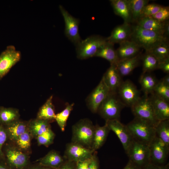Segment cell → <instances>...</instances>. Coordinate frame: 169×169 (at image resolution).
I'll return each instance as SVG.
<instances>
[{"label": "cell", "mask_w": 169, "mask_h": 169, "mask_svg": "<svg viewBox=\"0 0 169 169\" xmlns=\"http://www.w3.org/2000/svg\"><path fill=\"white\" fill-rule=\"evenodd\" d=\"M130 40L136 43L146 52H150L161 44L167 41L168 38L154 32L145 29L137 24L132 26Z\"/></svg>", "instance_id": "1"}, {"label": "cell", "mask_w": 169, "mask_h": 169, "mask_svg": "<svg viewBox=\"0 0 169 169\" xmlns=\"http://www.w3.org/2000/svg\"><path fill=\"white\" fill-rule=\"evenodd\" d=\"M95 125L90 119H81L72 127L71 142L92 149Z\"/></svg>", "instance_id": "2"}, {"label": "cell", "mask_w": 169, "mask_h": 169, "mask_svg": "<svg viewBox=\"0 0 169 169\" xmlns=\"http://www.w3.org/2000/svg\"><path fill=\"white\" fill-rule=\"evenodd\" d=\"M134 140L149 145L156 136L155 126L145 120L135 118L126 125Z\"/></svg>", "instance_id": "3"}, {"label": "cell", "mask_w": 169, "mask_h": 169, "mask_svg": "<svg viewBox=\"0 0 169 169\" xmlns=\"http://www.w3.org/2000/svg\"><path fill=\"white\" fill-rule=\"evenodd\" d=\"M125 106L118 96L116 92H110L100 106L98 110L105 121L119 120L122 110Z\"/></svg>", "instance_id": "4"}, {"label": "cell", "mask_w": 169, "mask_h": 169, "mask_svg": "<svg viewBox=\"0 0 169 169\" xmlns=\"http://www.w3.org/2000/svg\"><path fill=\"white\" fill-rule=\"evenodd\" d=\"M106 41V38L99 35H93L82 40L76 46L77 57L85 59L95 56L99 49Z\"/></svg>", "instance_id": "5"}, {"label": "cell", "mask_w": 169, "mask_h": 169, "mask_svg": "<svg viewBox=\"0 0 169 169\" xmlns=\"http://www.w3.org/2000/svg\"><path fill=\"white\" fill-rule=\"evenodd\" d=\"M135 118L151 124L155 126L160 121L156 118L151 103L148 95H144L131 107Z\"/></svg>", "instance_id": "6"}, {"label": "cell", "mask_w": 169, "mask_h": 169, "mask_svg": "<svg viewBox=\"0 0 169 169\" xmlns=\"http://www.w3.org/2000/svg\"><path fill=\"white\" fill-rule=\"evenodd\" d=\"M126 153L129 160L143 168L151 162L148 145L133 140Z\"/></svg>", "instance_id": "7"}, {"label": "cell", "mask_w": 169, "mask_h": 169, "mask_svg": "<svg viewBox=\"0 0 169 169\" xmlns=\"http://www.w3.org/2000/svg\"><path fill=\"white\" fill-rule=\"evenodd\" d=\"M116 92L125 106L131 107L141 97L140 92L136 86L129 79L122 81Z\"/></svg>", "instance_id": "8"}, {"label": "cell", "mask_w": 169, "mask_h": 169, "mask_svg": "<svg viewBox=\"0 0 169 169\" xmlns=\"http://www.w3.org/2000/svg\"><path fill=\"white\" fill-rule=\"evenodd\" d=\"M59 8L65 23V35L76 46L82 40L79 31V20L71 15L62 6L60 5Z\"/></svg>", "instance_id": "9"}, {"label": "cell", "mask_w": 169, "mask_h": 169, "mask_svg": "<svg viewBox=\"0 0 169 169\" xmlns=\"http://www.w3.org/2000/svg\"><path fill=\"white\" fill-rule=\"evenodd\" d=\"M95 151L92 149L71 142L66 145L63 157L66 160L77 162L90 158Z\"/></svg>", "instance_id": "10"}, {"label": "cell", "mask_w": 169, "mask_h": 169, "mask_svg": "<svg viewBox=\"0 0 169 169\" xmlns=\"http://www.w3.org/2000/svg\"><path fill=\"white\" fill-rule=\"evenodd\" d=\"M110 90L102 77L100 83L87 99V104L92 112L96 113L101 103L106 98Z\"/></svg>", "instance_id": "11"}, {"label": "cell", "mask_w": 169, "mask_h": 169, "mask_svg": "<svg viewBox=\"0 0 169 169\" xmlns=\"http://www.w3.org/2000/svg\"><path fill=\"white\" fill-rule=\"evenodd\" d=\"M151 162L163 165L167 160L169 152V146L160 139L156 136L149 144Z\"/></svg>", "instance_id": "12"}, {"label": "cell", "mask_w": 169, "mask_h": 169, "mask_svg": "<svg viewBox=\"0 0 169 169\" xmlns=\"http://www.w3.org/2000/svg\"><path fill=\"white\" fill-rule=\"evenodd\" d=\"M21 53L17 51L14 46L9 45L0 55V79L19 61Z\"/></svg>", "instance_id": "13"}, {"label": "cell", "mask_w": 169, "mask_h": 169, "mask_svg": "<svg viewBox=\"0 0 169 169\" xmlns=\"http://www.w3.org/2000/svg\"><path fill=\"white\" fill-rule=\"evenodd\" d=\"M105 121V124L110 130L113 131L119 138L126 153L133 140L126 125L117 119Z\"/></svg>", "instance_id": "14"}, {"label": "cell", "mask_w": 169, "mask_h": 169, "mask_svg": "<svg viewBox=\"0 0 169 169\" xmlns=\"http://www.w3.org/2000/svg\"><path fill=\"white\" fill-rule=\"evenodd\" d=\"M5 156L8 166L11 169H25L28 163L27 156L13 148H8L6 150Z\"/></svg>", "instance_id": "15"}, {"label": "cell", "mask_w": 169, "mask_h": 169, "mask_svg": "<svg viewBox=\"0 0 169 169\" xmlns=\"http://www.w3.org/2000/svg\"><path fill=\"white\" fill-rule=\"evenodd\" d=\"M155 115L159 121L169 120V103L152 93L149 96Z\"/></svg>", "instance_id": "16"}, {"label": "cell", "mask_w": 169, "mask_h": 169, "mask_svg": "<svg viewBox=\"0 0 169 169\" xmlns=\"http://www.w3.org/2000/svg\"><path fill=\"white\" fill-rule=\"evenodd\" d=\"M132 26L130 23H124L116 27L112 31L110 35L106 38L107 41L114 44H120L130 40L132 33Z\"/></svg>", "instance_id": "17"}, {"label": "cell", "mask_w": 169, "mask_h": 169, "mask_svg": "<svg viewBox=\"0 0 169 169\" xmlns=\"http://www.w3.org/2000/svg\"><path fill=\"white\" fill-rule=\"evenodd\" d=\"M116 50L119 61L131 58L140 54V47L134 42L130 40L119 44Z\"/></svg>", "instance_id": "18"}, {"label": "cell", "mask_w": 169, "mask_h": 169, "mask_svg": "<svg viewBox=\"0 0 169 169\" xmlns=\"http://www.w3.org/2000/svg\"><path fill=\"white\" fill-rule=\"evenodd\" d=\"M102 77L110 92H117L123 81L121 76L114 65H110Z\"/></svg>", "instance_id": "19"}, {"label": "cell", "mask_w": 169, "mask_h": 169, "mask_svg": "<svg viewBox=\"0 0 169 169\" xmlns=\"http://www.w3.org/2000/svg\"><path fill=\"white\" fill-rule=\"evenodd\" d=\"M141 58L140 54L134 57L119 60L115 66L121 76L130 74L138 66Z\"/></svg>", "instance_id": "20"}, {"label": "cell", "mask_w": 169, "mask_h": 169, "mask_svg": "<svg viewBox=\"0 0 169 169\" xmlns=\"http://www.w3.org/2000/svg\"><path fill=\"white\" fill-rule=\"evenodd\" d=\"M110 1L115 14L121 17L124 23H130L132 21L127 0H110Z\"/></svg>", "instance_id": "21"}, {"label": "cell", "mask_w": 169, "mask_h": 169, "mask_svg": "<svg viewBox=\"0 0 169 169\" xmlns=\"http://www.w3.org/2000/svg\"><path fill=\"white\" fill-rule=\"evenodd\" d=\"M66 160L57 151H52L38 161L40 165L57 169L62 165Z\"/></svg>", "instance_id": "22"}, {"label": "cell", "mask_w": 169, "mask_h": 169, "mask_svg": "<svg viewBox=\"0 0 169 169\" xmlns=\"http://www.w3.org/2000/svg\"><path fill=\"white\" fill-rule=\"evenodd\" d=\"M136 24L145 29L164 36V22L158 21L151 17H143L139 19Z\"/></svg>", "instance_id": "23"}, {"label": "cell", "mask_w": 169, "mask_h": 169, "mask_svg": "<svg viewBox=\"0 0 169 169\" xmlns=\"http://www.w3.org/2000/svg\"><path fill=\"white\" fill-rule=\"evenodd\" d=\"M114 45L107 41L99 49L95 57L104 58L109 61L110 65H115L119 60Z\"/></svg>", "instance_id": "24"}, {"label": "cell", "mask_w": 169, "mask_h": 169, "mask_svg": "<svg viewBox=\"0 0 169 169\" xmlns=\"http://www.w3.org/2000/svg\"><path fill=\"white\" fill-rule=\"evenodd\" d=\"M110 131L106 124L103 126L95 125L92 146V149L94 151H96L103 145Z\"/></svg>", "instance_id": "25"}, {"label": "cell", "mask_w": 169, "mask_h": 169, "mask_svg": "<svg viewBox=\"0 0 169 169\" xmlns=\"http://www.w3.org/2000/svg\"><path fill=\"white\" fill-rule=\"evenodd\" d=\"M53 96L49 98L39 109L37 114L38 119L49 121L55 120L56 114L52 102Z\"/></svg>", "instance_id": "26"}, {"label": "cell", "mask_w": 169, "mask_h": 169, "mask_svg": "<svg viewBox=\"0 0 169 169\" xmlns=\"http://www.w3.org/2000/svg\"><path fill=\"white\" fill-rule=\"evenodd\" d=\"M158 82L154 76L148 73H142L139 79L142 90L145 95H148L153 92Z\"/></svg>", "instance_id": "27"}, {"label": "cell", "mask_w": 169, "mask_h": 169, "mask_svg": "<svg viewBox=\"0 0 169 169\" xmlns=\"http://www.w3.org/2000/svg\"><path fill=\"white\" fill-rule=\"evenodd\" d=\"M8 136L12 140H16L27 131V125L23 122L18 120L5 125Z\"/></svg>", "instance_id": "28"}, {"label": "cell", "mask_w": 169, "mask_h": 169, "mask_svg": "<svg viewBox=\"0 0 169 169\" xmlns=\"http://www.w3.org/2000/svg\"><path fill=\"white\" fill-rule=\"evenodd\" d=\"M131 12L132 21L136 22L142 17L143 10L148 4L147 0H127Z\"/></svg>", "instance_id": "29"}, {"label": "cell", "mask_w": 169, "mask_h": 169, "mask_svg": "<svg viewBox=\"0 0 169 169\" xmlns=\"http://www.w3.org/2000/svg\"><path fill=\"white\" fill-rule=\"evenodd\" d=\"M19 115L16 109L0 107V124L4 126L18 120Z\"/></svg>", "instance_id": "30"}, {"label": "cell", "mask_w": 169, "mask_h": 169, "mask_svg": "<svg viewBox=\"0 0 169 169\" xmlns=\"http://www.w3.org/2000/svg\"><path fill=\"white\" fill-rule=\"evenodd\" d=\"M49 121L37 118L29 123L30 131L33 136L37 137L51 128Z\"/></svg>", "instance_id": "31"}, {"label": "cell", "mask_w": 169, "mask_h": 169, "mask_svg": "<svg viewBox=\"0 0 169 169\" xmlns=\"http://www.w3.org/2000/svg\"><path fill=\"white\" fill-rule=\"evenodd\" d=\"M156 136L169 146V120L160 121L155 126Z\"/></svg>", "instance_id": "32"}, {"label": "cell", "mask_w": 169, "mask_h": 169, "mask_svg": "<svg viewBox=\"0 0 169 169\" xmlns=\"http://www.w3.org/2000/svg\"><path fill=\"white\" fill-rule=\"evenodd\" d=\"M141 59L142 60V73H148L158 69L159 62L151 53L146 52Z\"/></svg>", "instance_id": "33"}, {"label": "cell", "mask_w": 169, "mask_h": 169, "mask_svg": "<svg viewBox=\"0 0 169 169\" xmlns=\"http://www.w3.org/2000/svg\"><path fill=\"white\" fill-rule=\"evenodd\" d=\"M157 59L159 63L169 58V46L167 41L156 47L150 52Z\"/></svg>", "instance_id": "34"}, {"label": "cell", "mask_w": 169, "mask_h": 169, "mask_svg": "<svg viewBox=\"0 0 169 169\" xmlns=\"http://www.w3.org/2000/svg\"><path fill=\"white\" fill-rule=\"evenodd\" d=\"M74 105V103L68 104L63 110L56 114L55 120L62 131L65 130L67 121Z\"/></svg>", "instance_id": "35"}, {"label": "cell", "mask_w": 169, "mask_h": 169, "mask_svg": "<svg viewBox=\"0 0 169 169\" xmlns=\"http://www.w3.org/2000/svg\"><path fill=\"white\" fill-rule=\"evenodd\" d=\"M152 93L169 102V86L160 81H158Z\"/></svg>", "instance_id": "36"}, {"label": "cell", "mask_w": 169, "mask_h": 169, "mask_svg": "<svg viewBox=\"0 0 169 169\" xmlns=\"http://www.w3.org/2000/svg\"><path fill=\"white\" fill-rule=\"evenodd\" d=\"M55 134L51 128L37 137V141L39 145L48 146L53 142Z\"/></svg>", "instance_id": "37"}, {"label": "cell", "mask_w": 169, "mask_h": 169, "mask_svg": "<svg viewBox=\"0 0 169 169\" xmlns=\"http://www.w3.org/2000/svg\"><path fill=\"white\" fill-rule=\"evenodd\" d=\"M162 7L160 5L155 3L148 4L144 8L141 18L151 17L156 14Z\"/></svg>", "instance_id": "38"}, {"label": "cell", "mask_w": 169, "mask_h": 169, "mask_svg": "<svg viewBox=\"0 0 169 169\" xmlns=\"http://www.w3.org/2000/svg\"><path fill=\"white\" fill-rule=\"evenodd\" d=\"M16 141L18 145L21 149H26L30 146V137L27 131L19 136Z\"/></svg>", "instance_id": "39"}, {"label": "cell", "mask_w": 169, "mask_h": 169, "mask_svg": "<svg viewBox=\"0 0 169 169\" xmlns=\"http://www.w3.org/2000/svg\"><path fill=\"white\" fill-rule=\"evenodd\" d=\"M151 17L161 22H163L168 20L169 18V7L162 6L156 14Z\"/></svg>", "instance_id": "40"}, {"label": "cell", "mask_w": 169, "mask_h": 169, "mask_svg": "<svg viewBox=\"0 0 169 169\" xmlns=\"http://www.w3.org/2000/svg\"><path fill=\"white\" fill-rule=\"evenodd\" d=\"M8 137L7 133L5 126L0 124V159L4 158V156L2 148Z\"/></svg>", "instance_id": "41"}, {"label": "cell", "mask_w": 169, "mask_h": 169, "mask_svg": "<svg viewBox=\"0 0 169 169\" xmlns=\"http://www.w3.org/2000/svg\"><path fill=\"white\" fill-rule=\"evenodd\" d=\"M87 169H99V161L96 151L94 152L91 157Z\"/></svg>", "instance_id": "42"}, {"label": "cell", "mask_w": 169, "mask_h": 169, "mask_svg": "<svg viewBox=\"0 0 169 169\" xmlns=\"http://www.w3.org/2000/svg\"><path fill=\"white\" fill-rule=\"evenodd\" d=\"M76 162L66 160L59 167L56 169H76Z\"/></svg>", "instance_id": "43"}, {"label": "cell", "mask_w": 169, "mask_h": 169, "mask_svg": "<svg viewBox=\"0 0 169 169\" xmlns=\"http://www.w3.org/2000/svg\"><path fill=\"white\" fill-rule=\"evenodd\" d=\"M158 69H160L164 72L169 73V58L159 63Z\"/></svg>", "instance_id": "44"}, {"label": "cell", "mask_w": 169, "mask_h": 169, "mask_svg": "<svg viewBox=\"0 0 169 169\" xmlns=\"http://www.w3.org/2000/svg\"><path fill=\"white\" fill-rule=\"evenodd\" d=\"M91 158L84 161L76 162V169H87Z\"/></svg>", "instance_id": "45"}, {"label": "cell", "mask_w": 169, "mask_h": 169, "mask_svg": "<svg viewBox=\"0 0 169 169\" xmlns=\"http://www.w3.org/2000/svg\"><path fill=\"white\" fill-rule=\"evenodd\" d=\"M143 169H169L168 165H158L150 163Z\"/></svg>", "instance_id": "46"}, {"label": "cell", "mask_w": 169, "mask_h": 169, "mask_svg": "<svg viewBox=\"0 0 169 169\" xmlns=\"http://www.w3.org/2000/svg\"><path fill=\"white\" fill-rule=\"evenodd\" d=\"M123 169H143L129 160Z\"/></svg>", "instance_id": "47"}, {"label": "cell", "mask_w": 169, "mask_h": 169, "mask_svg": "<svg viewBox=\"0 0 169 169\" xmlns=\"http://www.w3.org/2000/svg\"><path fill=\"white\" fill-rule=\"evenodd\" d=\"M169 35V20H167L164 22V36L165 37L168 38Z\"/></svg>", "instance_id": "48"}, {"label": "cell", "mask_w": 169, "mask_h": 169, "mask_svg": "<svg viewBox=\"0 0 169 169\" xmlns=\"http://www.w3.org/2000/svg\"><path fill=\"white\" fill-rule=\"evenodd\" d=\"M164 84L169 86V74H167L160 81Z\"/></svg>", "instance_id": "49"}, {"label": "cell", "mask_w": 169, "mask_h": 169, "mask_svg": "<svg viewBox=\"0 0 169 169\" xmlns=\"http://www.w3.org/2000/svg\"><path fill=\"white\" fill-rule=\"evenodd\" d=\"M38 166L30 167L28 169H55L51 167L41 166L38 164Z\"/></svg>", "instance_id": "50"}, {"label": "cell", "mask_w": 169, "mask_h": 169, "mask_svg": "<svg viewBox=\"0 0 169 169\" xmlns=\"http://www.w3.org/2000/svg\"><path fill=\"white\" fill-rule=\"evenodd\" d=\"M0 169H11L8 166L0 162Z\"/></svg>", "instance_id": "51"}]
</instances>
